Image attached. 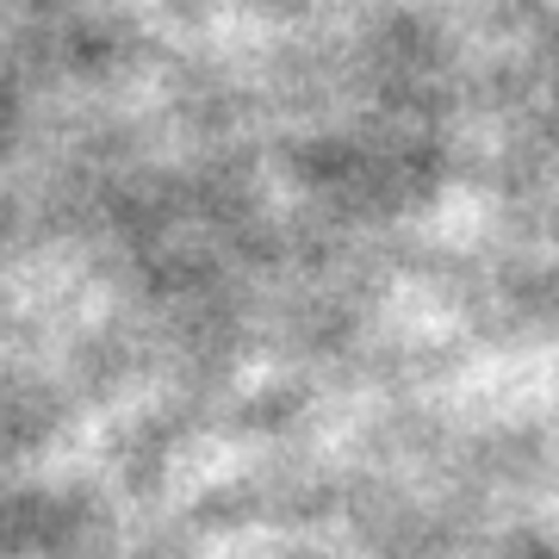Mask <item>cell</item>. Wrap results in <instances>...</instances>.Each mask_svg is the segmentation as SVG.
Returning a JSON list of instances; mask_svg holds the SVG:
<instances>
[]
</instances>
